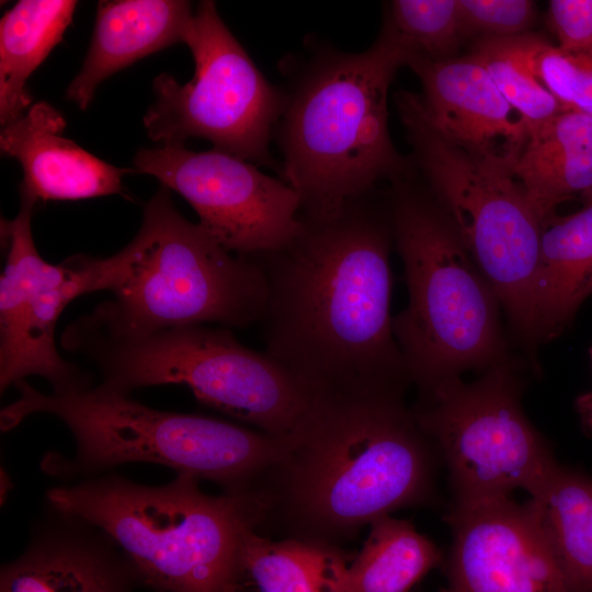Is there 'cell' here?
Instances as JSON below:
<instances>
[{
    "label": "cell",
    "mask_w": 592,
    "mask_h": 592,
    "mask_svg": "<svg viewBox=\"0 0 592 592\" xmlns=\"http://www.w3.org/2000/svg\"><path fill=\"white\" fill-rule=\"evenodd\" d=\"M134 166L182 195L207 234L238 257L280 250L300 227L298 194L237 156L162 146L139 150Z\"/></svg>",
    "instance_id": "obj_13"
},
{
    "label": "cell",
    "mask_w": 592,
    "mask_h": 592,
    "mask_svg": "<svg viewBox=\"0 0 592 592\" xmlns=\"http://www.w3.org/2000/svg\"><path fill=\"white\" fill-rule=\"evenodd\" d=\"M77 1L21 0L0 22V123L26 113L32 98L26 80L60 42Z\"/></svg>",
    "instance_id": "obj_21"
},
{
    "label": "cell",
    "mask_w": 592,
    "mask_h": 592,
    "mask_svg": "<svg viewBox=\"0 0 592 592\" xmlns=\"http://www.w3.org/2000/svg\"><path fill=\"white\" fill-rule=\"evenodd\" d=\"M405 387L314 392L278 460L250 494L255 530L338 546L433 492L432 442ZM339 547V546H338Z\"/></svg>",
    "instance_id": "obj_2"
},
{
    "label": "cell",
    "mask_w": 592,
    "mask_h": 592,
    "mask_svg": "<svg viewBox=\"0 0 592 592\" xmlns=\"http://www.w3.org/2000/svg\"><path fill=\"white\" fill-rule=\"evenodd\" d=\"M136 583L130 562L109 536L48 506L25 550L0 574V592H130Z\"/></svg>",
    "instance_id": "obj_15"
},
{
    "label": "cell",
    "mask_w": 592,
    "mask_h": 592,
    "mask_svg": "<svg viewBox=\"0 0 592 592\" xmlns=\"http://www.w3.org/2000/svg\"><path fill=\"white\" fill-rule=\"evenodd\" d=\"M35 204L21 195L18 215L1 219L7 251L0 277L1 392L27 376L43 377L52 391L93 383L90 374L61 357L55 330L71 300L111 287L110 257L75 254L59 264L42 258L31 226Z\"/></svg>",
    "instance_id": "obj_12"
},
{
    "label": "cell",
    "mask_w": 592,
    "mask_h": 592,
    "mask_svg": "<svg viewBox=\"0 0 592 592\" xmlns=\"http://www.w3.org/2000/svg\"><path fill=\"white\" fill-rule=\"evenodd\" d=\"M66 121L47 102H37L2 126L0 147L23 170L20 193L35 201H76L119 194L132 171L110 164L62 136Z\"/></svg>",
    "instance_id": "obj_17"
},
{
    "label": "cell",
    "mask_w": 592,
    "mask_h": 592,
    "mask_svg": "<svg viewBox=\"0 0 592 592\" xmlns=\"http://www.w3.org/2000/svg\"><path fill=\"white\" fill-rule=\"evenodd\" d=\"M567 216L542 226L535 305L542 339L559 333L592 295V194Z\"/></svg>",
    "instance_id": "obj_19"
},
{
    "label": "cell",
    "mask_w": 592,
    "mask_h": 592,
    "mask_svg": "<svg viewBox=\"0 0 592 592\" xmlns=\"http://www.w3.org/2000/svg\"><path fill=\"white\" fill-rule=\"evenodd\" d=\"M346 566L338 546L273 540L249 525L240 538L235 592H333Z\"/></svg>",
    "instance_id": "obj_20"
},
{
    "label": "cell",
    "mask_w": 592,
    "mask_h": 592,
    "mask_svg": "<svg viewBox=\"0 0 592 592\" xmlns=\"http://www.w3.org/2000/svg\"><path fill=\"white\" fill-rule=\"evenodd\" d=\"M369 534L333 592H408L442 562V554L406 520L389 515L369 524Z\"/></svg>",
    "instance_id": "obj_23"
},
{
    "label": "cell",
    "mask_w": 592,
    "mask_h": 592,
    "mask_svg": "<svg viewBox=\"0 0 592 592\" xmlns=\"http://www.w3.org/2000/svg\"><path fill=\"white\" fill-rule=\"evenodd\" d=\"M466 37L508 38L530 33L535 4L530 0H458Z\"/></svg>",
    "instance_id": "obj_29"
},
{
    "label": "cell",
    "mask_w": 592,
    "mask_h": 592,
    "mask_svg": "<svg viewBox=\"0 0 592 592\" xmlns=\"http://www.w3.org/2000/svg\"><path fill=\"white\" fill-rule=\"evenodd\" d=\"M61 344L89 358L110 389L185 385L205 406L277 436L295 429L312 396L278 361L241 344L227 328L106 335L68 327Z\"/></svg>",
    "instance_id": "obj_9"
},
{
    "label": "cell",
    "mask_w": 592,
    "mask_h": 592,
    "mask_svg": "<svg viewBox=\"0 0 592 592\" xmlns=\"http://www.w3.org/2000/svg\"><path fill=\"white\" fill-rule=\"evenodd\" d=\"M374 191L321 214L280 250L253 258L266 301L264 352L310 391H348L410 382L395 338L389 203Z\"/></svg>",
    "instance_id": "obj_1"
},
{
    "label": "cell",
    "mask_w": 592,
    "mask_h": 592,
    "mask_svg": "<svg viewBox=\"0 0 592 592\" xmlns=\"http://www.w3.org/2000/svg\"><path fill=\"white\" fill-rule=\"evenodd\" d=\"M388 203L409 297L392 329L410 382L424 392L503 361L499 299L429 190L406 177Z\"/></svg>",
    "instance_id": "obj_7"
},
{
    "label": "cell",
    "mask_w": 592,
    "mask_h": 592,
    "mask_svg": "<svg viewBox=\"0 0 592 592\" xmlns=\"http://www.w3.org/2000/svg\"><path fill=\"white\" fill-rule=\"evenodd\" d=\"M514 172L542 223L556 207L574 196L592 194V155H570L539 164L519 167Z\"/></svg>",
    "instance_id": "obj_27"
},
{
    "label": "cell",
    "mask_w": 592,
    "mask_h": 592,
    "mask_svg": "<svg viewBox=\"0 0 592 592\" xmlns=\"http://www.w3.org/2000/svg\"><path fill=\"white\" fill-rule=\"evenodd\" d=\"M184 43L195 64L192 80H153L155 103L144 116L148 136L163 146L205 138L214 149L255 166L270 163L269 144L286 93L272 86L220 19L214 1L197 5Z\"/></svg>",
    "instance_id": "obj_11"
},
{
    "label": "cell",
    "mask_w": 592,
    "mask_h": 592,
    "mask_svg": "<svg viewBox=\"0 0 592 592\" xmlns=\"http://www.w3.org/2000/svg\"><path fill=\"white\" fill-rule=\"evenodd\" d=\"M532 75L567 110L592 115V60L563 53L534 33L508 37Z\"/></svg>",
    "instance_id": "obj_26"
},
{
    "label": "cell",
    "mask_w": 592,
    "mask_h": 592,
    "mask_svg": "<svg viewBox=\"0 0 592 592\" xmlns=\"http://www.w3.org/2000/svg\"><path fill=\"white\" fill-rule=\"evenodd\" d=\"M570 155H592V115L563 110L528 137L515 166H534Z\"/></svg>",
    "instance_id": "obj_28"
},
{
    "label": "cell",
    "mask_w": 592,
    "mask_h": 592,
    "mask_svg": "<svg viewBox=\"0 0 592 592\" xmlns=\"http://www.w3.org/2000/svg\"><path fill=\"white\" fill-rule=\"evenodd\" d=\"M528 503L573 592H592V479L557 464Z\"/></svg>",
    "instance_id": "obj_22"
},
{
    "label": "cell",
    "mask_w": 592,
    "mask_h": 592,
    "mask_svg": "<svg viewBox=\"0 0 592 592\" xmlns=\"http://www.w3.org/2000/svg\"><path fill=\"white\" fill-rule=\"evenodd\" d=\"M405 53L379 34L363 53L323 49L298 77L278 121L285 182L301 213L334 210L409 175L388 132L387 95Z\"/></svg>",
    "instance_id": "obj_4"
},
{
    "label": "cell",
    "mask_w": 592,
    "mask_h": 592,
    "mask_svg": "<svg viewBox=\"0 0 592 592\" xmlns=\"http://www.w3.org/2000/svg\"><path fill=\"white\" fill-rule=\"evenodd\" d=\"M14 387L19 397L1 410V430H11L36 413L61 420L75 439L73 457L49 455L43 467L64 479H84L118 465L149 463L212 481L224 492L242 494L278 460L286 443L287 435L150 408L100 383L49 394L25 380Z\"/></svg>",
    "instance_id": "obj_3"
},
{
    "label": "cell",
    "mask_w": 592,
    "mask_h": 592,
    "mask_svg": "<svg viewBox=\"0 0 592 592\" xmlns=\"http://www.w3.org/2000/svg\"><path fill=\"white\" fill-rule=\"evenodd\" d=\"M470 55L486 68L500 93L525 121L528 137L567 110L532 75L509 38H478Z\"/></svg>",
    "instance_id": "obj_25"
},
{
    "label": "cell",
    "mask_w": 592,
    "mask_h": 592,
    "mask_svg": "<svg viewBox=\"0 0 592 592\" xmlns=\"http://www.w3.org/2000/svg\"><path fill=\"white\" fill-rule=\"evenodd\" d=\"M183 0L100 1L91 44L66 90L68 100L86 110L100 83L136 60L175 43H184L193 18Z\"/></svg>",
    "instance_id": "obj_18"
},
{
    "label": "cell",
    "mask_w": 592,
    "mask_h": 592,
    "mask_svg": "<svg viewBox=\"0 0 592 592\" xmlns=\"http://www.w3.org/2000/svg\"><path fill=\"white\" fill-rule=\"evenodd\" d=\"M547 24L566 54L592 60V0H551Z\"/></svg>",
    "instance_id": "obj_30"
},
{
    "label": "cell",
    "mask_w": 592,
    "mask_h": 592,
    "mask_svg": "<svg viewBox=\"0 0 592 592\" xmlns=\"http://www.w3.org/2000/svg\"><path fill=\"white\" fill-rule=\"evenodd\" d=\"M382 34L407 55L433 59L454 57L466 37L458 0H395L389 2Z\"/></svg>",
    "instance_id": "obj_24"
},
{
    "label": "cell",
    "mask_w": 592,
    "mask_h": 592,
    "mask_svg": "<svg viewBox=\"0 0 592 592\" xmlns=\"http://www.w3.org/2000/svg\"><path fill=\"white\" fill-rule=\"evenodd\" d=\"M405 66L419 77L423 109L448 140L476 152L523 151L528 139L525 121L473 55L433 59L410 54Z\"/></svg>",
    "instance_id": "obj_16"
},
{
    "label": "cell",
    "mask_w": 592,
    "mask_h": 592,
    "mask_svg": "<svg viewBox=\"0 0 592 592\" xmlns=\"http://www.w3.org/2000/svg\"><path fill=\"white\" fill-rule=\"evenodd\" d=\"M178 474L162 486L99 475L46 491L47 506L109 536L155 592H235L243 530L257 524L249 493H205Z\"/></svg>",
    "instance_id": "obj_5"
},
{
    "label": "cell",
    "mask_w": 592,
    "mask_h": 592,
    "mask_svg": "<svg viewBox=\"0 0 592 592\" xmlns=\"http://www.w3.org/2000/svg\"><path fill=\"white\" fill-rule=\"evenodd\" d=\"M113 299L70 327L106 335L218 323H258L266 301L259 264L221 247L175 208L162 185L146 204L135 238L115 253Z\"/></svg>",
    "instance_id": "obj_6"
},
{
    "label": "cell",
    "mask_w": 592,
    "mask_h": 592,
    "mask_svg": "<svg viewBox=\"0 0 592 592\" xmlns=\"http://www.w3.org/2000/svg\"><path fill=\"white\" fill-rule=\"evenodd\" d=\"M441 592H573L530 503L454 505Z\"/></svg>",
    "instance_id": "obj_14"
},
{
    "label": "cell",
    "mask_w": 592,
    "mask_h": 592,
    "mask_svg": "<svg viewBox=\"0 0 592 592\" xmlns=\"http://www.w3.org/2000/svg\"><path fill=\"white\" fill-rule=\"evenodd\" d=\"M592 360V349L590 351ZM576 408L579 413L582 426L592 433V390L579 396L576 400Z\"/></svg>",
    "instance_id": "obj_31"
},
{
    "label": "cell",
    "mask_w": 592,
    "mask_h": 592,
    "mask_svg": "<svg viewBox=\"0 0 592 592\" xmlns=\"http://www.w3.org/2000/svg\"><path fill=\"white\" fill-rule=\"evenodd\" d=\"M515 373L501 361L477 380L446 378L412 410L443 457L454 505L510 499L514 490L534 497L558 464L526 418Z\"/></svg>",
    "instance_id": "obj_10"
},
{
    "label": "cell",
    "mask_w": 592,
    "mask_h": 592,
    "mask_svg": "<svg viewBox=\"0 0 592 592\" xmlns=\"http://www.w3.org/2000/svg\"><path fill=\"white\" fill-rule=\"evenodd\" d=\"M395 101L429 192L515 332L540 340L535 278L543 223L514 172L521 153L465 149L436 129L419 94L398 91Z\"/></svg>",
    "instance_id": "obj_8"
}]
</instances>
